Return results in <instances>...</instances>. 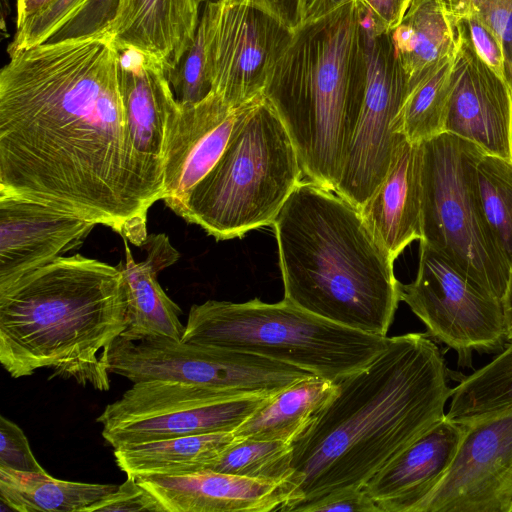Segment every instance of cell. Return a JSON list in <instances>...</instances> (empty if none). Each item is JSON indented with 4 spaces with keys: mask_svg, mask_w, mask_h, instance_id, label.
<instances>
[{
    "mask_svg": "<svg viewBox=\"0 0 512 512\" xmlns=\"http://www.w3.org/2000/svg\"><path fill=\"white\" fill-rule=\"evenodd\" d=\"M0 193L102 224L141 247L157 202L131 150L109 34L43 43L0 71Z\"/></svg>",
    "mask_w": 512,
    "mask_h": 512,
    "instance_id": "6da1fadb",
    "label": "cell"
},
{
    "mask_svg": "<svg viewBox=\"0 0 512 512\" xmlns=\"http://www.w3.org/2000/svg\"><path fill=\"white\" fill-rule=\"evenodd\" d=\"M293 442V481L302 500L361 489L444 416L453 393L437 345L424 333L388 338Z\"/></svg>",
    "mask_w": 512,
    "mask_h": 512,
    "instance_id": "7a4b0ae2",
    "label": "cell"
},
{
    "mask_svg": "<svg viewBox=\"0 0 512 512\" xmlns=\"http://www.w3.org/2000/svg\"><path fill=\"white\" fill-rule=\"evenodd\" d=\"M126 308L119 266L60 256L0 287V362L12 378L47 368L107 391L108 352L126 329Z\"/></svg>",
    "mask_w": 512,
    "mask_h": 512,
    "instance_id": "3957f363",
    "label": "cell"
},
{
    "mask_svg": "<svg viewBox=\"0 0 512 512\" xmlns=\"http://www.w3.org/2000/svg\"><path fill=\"white\" fill-rule=\"evenodd\" d=\"M284 299L338 325L387 336L400 300L394 260L349 201L302 180L272 224Z\"/></svg>",
    "mask_w": 512,
    "mask_h": 512,
    "instance_id": "277c9868",
    "label": "cell"
},
{
    "mask_svg": "<svg viewBox=\"0 0 512 512\" xmlns=\"http://www.w3.org/2000/svg\"><path fill=\"white\" fill-rule=\"evenodd\" d=\"M360 56V9L352 0L297 31L265 91L304 177L334 192L363 91V67L353 68Z\"/></svg>",
    "mask_w": 512,
    "mask_h": 512,
    "instance_id": "5b68a950",
    "label": "cell"
},
{
    "mask_svg": "<svg viewBox=\"0 0 512 512\" xmlns=\"http://www.w3.org/2000/svg\"><path fill=\"white\" fill-rule=\"evenodd\" d=\"M304 173L292 139L264 95L240 115L222 155L176 214L216 240L273 224Z\"/></svg>",
    "mask_w": 512,
    "mask_h": 512,
    "instance_id": "8992f818",
    "label": "cell"
},
{
    "mask_svg": "<svg viewBox=\"0 0 512 512\" xmlns=\"http://www.w3.org/2000/svg\"><path fill=\"white\" fill-rule=\"evenodd\" d=\"M388 338L330 322L284 298H254L191 306L181 340L260 355L337 382L368 365Z\"/></svg>",
    "mask_w": 512,
    "mask_h": 512,
    "instance_id": "52a82bcc",
    "label": "cell"
},
{
    "mask_svg": "<svg viewBox=\"0 0 512 512\" xmlns=\"http://www.w3.org/2000/svg\"><path fill=\"white\" fill-rule=\"evenodd\" d=\"M485 151L442 133L423 142L422 239L472 282L502 301L510 266L480 213L473 171Z\"/></svg>",
    "mask_w": 512,
    "mask_h": 512,
    "instance_id": "ba28073f",
    "label": "cell"
},
{
    "mask_svg": "<svg viewBox=\"0 0 512 512\" xmlns=\"http://www.w3.org/2000/svg\"><path fill=\"white\" fill-rule=\"evenodd\" d=\"M272 395H242L191 383H133L98 416L114 449L174 437L234 431Z\"/></svg>",
    "mask_w": 512,
    "mask_h": 512,
    "instance_id": "9c48e42d",
    "label": "cell"
},
{
    "mask_svg": "<svg viewBox=\"0 0 512 512\" xmlns=\"http://www.w3.org/2000/svg\"><path fill=\"white\" fill-rule=\"evenodd\" d=\"M108 371L132 383L179 381L242 395H274L314 375L256 354L170 338L122 337L109 349Z\"/></svg>",
    "mask_w": 512,
    "mask_h": 512,
    "instance_id": "30bf717a",
    "label": "cell"
},
{
    "mask_svg": "<svg viewBox=\"0 0 512 512\" xmlns=\"http://www.w3.org/2000/svg\"><path fill=\"white\" fill-rule=\"evenodd\" d=\"M363 91L335 193L361 209L384 180L406 137L400 109L407 82L389 34L381 35L360 11Z\"/></svg>",
    "mask_w": 512,
    "mask_h": 512,
    "instance_id": "8fae6325",
    "label": "cell"
},
{
    "mask_svg": "<svg viewBox=\"0 0 512 512\" xmlns=\"http://www.w3.org/2000/svg\"><path fill=\"white\" fill-rule=\"evenodd\" d=\"M212 92L232 107L265 94L297 30L273 0H208Z\"/></svg>",
    "mask_w": 512,
    "mask_h": 512,
    "instance_id": "7c38bea8",
    "label": "cell"
},
{
    "mask_svg": "<svg viewBox=\"0 0 512 512\" xmlns=\"http://www.w3.org/2000/svg\"><path fill=\"white\" fill-rule=\"evenodd\" d=\"M400 300L425 324L428 333L468 361L473 350L502 345L506 328L502 301L420 241L416 278L400 283Z\"/></svg>",
    "mask_w": 512,
    "mask_h": 512,
    "instance_id": "4fadbf2b",
    "label": "cell"
},
{
    "mask_svg": "<svg viewBox=\"0 0 512 512\" xmlns=\"http://www.w3.org/2000/svg\"><path fill=\"white\" fill-rule=\"evenodd\" d=\"M461 425L451 465L413 512H509L512 408Z\"/></svg>",
    "mask_w": 512,
    "mask_h": 512,
    "instance_id": "5bb4252c",
    "label": "cell"
},
{
    "mask_svg": "<svg viewBox=\"0 0 512 512\" xmlns=\"http://www.w3.org/2000/svg\"><path fill=\"white\" fill-rule=\"evenodd\" d=\"M117 48L119 88L131 150L141 179L158 201L164 196L168 122L178 101L159 59L133 48Z\"/></svg>",
    "mask_w": 512,
    "mask_h": 512,
    "instance_id": "9a60e30c",
    "label": "cell"
},
{
    "mask_svg": "<svg viewBox=\"0 0 512 512\" xmlns=\"http://www.w3.org/2000/svg\"><path fill=\"white\" fill-rule=\"evenodd\" d=\"M459 44L444 133L471 141L485 153L512 160V92L476 54L460 24Z\"/></svg>",
    "mask_w": 512,
    "mask_h": 512,
    "instance_id": "2e32d148",
    "label": "cell"
},
{
    "mask_svg": "<svg viewBox=\"0 0 512 512\" xmlns=\"http://www.w3.org/2000/svg\"><path fill=\"white\" fill-rule=\"evenodd\" d=\"M250 102L232 107L213 92L194 104L178 102L167 128L162 199L174 213L216 164Z\"/></svg>",
    "mask_w": 512,
    "mask_h": 512,
    "instance_id": "e0dca14e",
    "label": "cell"
},
{
    "mask_svg": "<svg viewBox=\"0 0 512 512\" xmlns=\"http://www.w3.org/2000/svg\"><path fill=\"white\" fill-rule=\"evenodd\" d=\"M95 225L50 205L0 193V287L78 247Z\"/></svg>",
    "mask_w": 512,
    "mask_h": 512,
    "instance_id": "ac0fdd59",
    "label": "cell"
},
{
    "mask_svg": "<svg viewBox=\"0 0 512 512\" xmlns=\"http://www.w3.org/2000/svg\"><path fill=\"white\" fill-rule=\"evenodd\" d=\"M135 479L165 512H289L302 499L290 482L272 483L209 469Z\"/></svg>",
    "mask_w": 512,
    "mask_h": 512,
    "instance_id": "d6986e66",
    "label": "cell"
},
{
    "mask_svg": "<svg viewBox=\"0 0 512 512\" xmlns=\"http://www.w3.org/2000/svg\"><path fill=\"white\" fill-rule=\"evenodd\" d=\"M462 437V425L445 416L363 486L380 512H413L444 476Z\"/></svg>",
    "mask_w": 512,
    "mask_h": 512,
    "instance_id": "ffe728a7",
    "label": "cell"
},
{
    "mask_svg": "<svg viewBox=\"0 0 512 512\" xmlns=\"http://www.w3.org/2000/svg\"><path fill=\"white\" fill-rule=\"evenodd\" d=\"M422 162L423 143L403 139L384 180L360 209L394 261L413 241L422 239Z\"/></svg>",
    "mask_w": 512,
    "mask_h": 512,
    "instance_id": "44dd1931",
    "label": "cell"
},
{
    "mask_svg": "<svg viewBox=\"0 0 512 512\" xmlns=\"http://www.w3.org/2000/svg\"><path fill=\"white\" fill-rule=\"evenodd\" d=\"M125 263L121 269L126 291V329L120 337L129 341L149 338L181 340L184 326L179 320V306L170 299L158 282V273L174 264L178 251L165 234L148 235L141 245L147 256L135 262L123 237Z\"/></svg>",
    "mask_w": 512,
    "mask_h": 512,
    "instance_id": "7402d4cb",
    "label": "cell"
},
{
    "mask_svg": "<svg viewBox=\"0 0 512 512\" xmlns=\"http://www.w3.org/2000/svg\"><path fill=\"white\" fill-rule=\"evenodd\" d=\"M208 0H120L108 34L119 47L159 59L167 72L191 46Z\"/></svg>",
    "mask_w": 512,
    "mask_h": 512,
    "instance_id": "603a6c76",
    "label": "cell"
},
{
    "mask_svg": "<svg viewBox=\"0 0 512 512\" xmlns=\"http://www.w3.org/2000/svg\"><path fill=\"white\" fill-rule=\"evenodd\" d=\"M234 431L186 435L114 449L127 476L176 475L205 470L236 442Z\"/></svg>",
    "mask_w": 512,
    "mask_h": 512,
    "instance_id": "cb8c5ba5",
    "label": "cell"
},
{
    "mask_svg": "<svg viewBox=\"0 0 512 512\" xmlns=\"http://www.w3.org/2000/svg\"><path fill=\"white\" fill-rule=\"evenodd\" d=\"M389 39L408 84L456 51L459 31L446 14L442 0H411L401 23L389 33Z\"/></svg>",
    "mask_w": 512,
    "mask_h": 512,
    "instance_id": "d4e9b609",
    "label": "cell"
},
{
    "mask_svg": "<svg viewBox=\"0 0 512 512\" xmlns=\"http://www.w3.org/2000/svg\"><path fill=\"white\" fill-rule=\"evenodd\" d=\"M337 391L319 376L301 380L270 396L235 430L236 437L293 442Z\"/></svg>",
    "mask_w": 512,
    "mask_h": 512,
    "instance_id": "484cf974",
    "label": "cell"
},
{
    "mask_svg": "<svg viewBox=\"0 0 512 512\" xmlns=\"http://www.w3.org/2000/svg\"><path fill=\"white\" fill-rule=\"evenodd\" d=\"M117 488L54 478L47 472H22L0 466V499L19 512H86Z\"/></svg>",
    "mask_w": 512,
    "mask_h": 512,
    "instance_id": "4316f807",
    "label": "cell"
},
{
    "mask_svg": "<svg viewBox=\"0 0 512 512\" xmlns=\"http://www.w3.org/2000/svg\"><path fill=\"white\" fill-rule=\"evenodd\" d=\"M457 49L407 84L399 120L409 142L423 143L444 133Z\"/></svg>",
    "mask_w": 512,
    "mask_h": 512,
    "instance_id": "83f0119b",
    "label": "cell"
},
{
    "mask_svg": "<svg viewBox=\"0 0 512 512\" xmlns=\"http://www.w3.org/2000/svg\"><path fill=\"white\" fill-rule=\"evenodd\" d=\"M446 416L465 424L512 408V341L490 363L453 388Z\"/></svg>",
    "mask_w": 512,
    "mask_h": 512,
    "instance_id": "f1b7e54d",
    "label": "cell"
},
{
    "mask_svg": "<svg viewBox=\"0 0 512 512\" xmlns=\"http://www.w3.org/2000/svg\"><path fill=\"white\" fill-rule=\"evenodd\" d=\"M482 218L512 267V160L484 153L473 171Z\"/></svg>",
    "mask_w": 512,
    "mask_h": 512,
    "instance_id": "f546056e",
    "label": "cell"
},
{
    "mask_svg": "<svg viewBox=\"0 0 512 512\" xmlns=\"http://www.w3.org/2000/svg\"><path fill=\"white\" fill-rule=\"evenodd\" d=\"M292 461V442L238 438L206 469L266 482L295 484Z\"/></svg>",
    "mask_w": 512,
    "mask_h": 512,
    "instance_id": "4dcf8cb0",
    "label": "cell"
},
{
    "mask_svg": "<svg viewBox=\"0 0 512 512\" xmlns=\"http://www.w3.org/2000/svg\"><path fill=\"white\" fill-rule=\"evenodd\" d=\"M167 76L173 93L181 104L200 102L212 92L209 63V24L204 9L191 46L178 65L167 72Z\"/></svg>",
    "mask_w": 512,
    "mask_h": 512,
    "instance_id": "1f68e13d",
    "label": "cell"
},
{
    "mask_svg": "<svg viewBox=\"0 0 512 512\" xmlns=\"http://www.w3.org/2000/svg\"><path fill=\"white\" fill-rule=\"evenodd\" d=\"M442 3L452 24L474 18L493 32L503 49L506 82L512 92V0H442Z\"/></svg>",
    "mask_w": 512,
    "mask_h": 512,
    "instance_id": "d6a6232c",
    "label": "cell"
},
{
    "mask_svg": "<svg viewBox=\"0 0 512 512\" xmlns=\"http://www.w3.org/2000/svg\"><path fill=\"white\" fill-rule=\"evenodd\" d=\"M86 0H54L46 8L16 29L8 45L9 56L43 44L66 23Z\"/></svg>",
    "mask_w": 512,
    "mask_h": 512,
    "instance_id": "836d02e7",
    "label": "cell"
},
{
    "mask_svg": "<svg viewBox=\"0 0 512 512\" xmlns=\"http://www.w3.org/2000/svg\"><path fill=\"white\" fill-rule=\"evenodd\" d=\"M120 0H86L79 10L44 43L84 39L108 34Z\"/></svg>",
    "mask_w": 512,
    "mask_h": 512,
    "instance_id": "e575fe53",
    "label": "cell"
},
{
    "mask_svg": "<svg viewBox=\"0 0 512 512\" xmlns=\"http://www.w3.org/2000/svg\"><path fill=\"white\" fill-rule=\"evenodd\" d=\"M0 466L22 472H46L36 460L23 430L0 417Z\"/></svg>",
    "mask_w": 512,
    "mask_h": 512,
    "instance_id": "d590c367",
    "label": "cell"
},
{
    "mask_svg": "<svg viewBox=\"0 0 512 512\" xmlns=\"http://www.w3.org/2000/svg\"><path fill=\"white\" fill-rule=\"evenodd\" d=\"M95 511L165 512L158 500L132 476H127V479L113 492L86 510V512Z\"/></svg>",
    "mask_w": 512,
    "mask_h": 512,
    "instance_id": "8d00e7d4",
    "label": "cell"
},
{
    "mask_svg": "<svg viewBox=\"0 0 512 512\" xmlns=\"http://www.w3.org/2000/svg\"><path fill=\"white\" fill-rule=\"evenodd\" d=\"M460 24L478 57L501 79L506 81L505 58L502 46L493 32L474 18L460 20Z\"/></svg>",
    "mask_w": 512,
    "mask_h": 512,
    "instance_id": "74e56055",
    "label": "cell"
},
{
    "mask_svg": "<svg viewBox=\"0 0 512 512\" xmlns=\"http://www.w3.org/2000/svg\"><path fill=\"white\" fill-rule=\"evenodd\" d=\"M291 511L301 512H380L374 501L367 495L363 488L347 489L329 494L325 497L302 503Z\"/></svg>",
    "mask_w": 512,
    "mask_h": 512,
    "instance_id": "f35d334b",
    "label": "cell"
},
{
    "mask_svg": "<svg viewBox=\"0 0 512 512\" xmlns=\"http://www.w3.org/2000/svg\"><path fill=\"white\" fill-rule=\"evenodd\" d=\"M377 32L389 34L402 21L411 0H357Z\"/></svg>",
    "mask_w": 512,
    "mask_h": 512,
    "instance_id": "ab89813d",
    "label": "cell"
},
{
    "mask_svg": "<svg viewBox=\"0 0 512 512\" xmlns=\"http://www.w3.org/2000/svg\"><path fill=\"white\" fill-rule=\"evenodd\" d=\"M351 1L352 0H306L304 18L299 29L318 23Z\"/></svg>",
    "mask_w": 512,
    "mask_h": 512,
    "instance_id": "60d3db41",
    "label": "cell"
},
{
    "mask_svg": "<svg viewBox=\"0 0 512 512\" xmlns=\"http://www.w3.org/2000/svg\"><path fill=\"white\" fill-rule=\"evenodd\" d=\"M54 0H17L16 29L46 8Z\"/></svg>",
    "mask_w": 512,
    "mask_h": 512,
    "instance_id": "b9f144b4",
    "label": "cell"
},
{
    "mask_svg": "<svg viewBox=\"0 0 512 512\" xmlns=\"http://www.w3.org/2000/svg\"><path fill=\"white\" fill-rule=\"evenodd\" d=\"M502 306L504 312L506 338L507 340L512 341V267L510 270L507 289L502 299Z\"/></svg>",
    "mask_w": 512,
    "mask_h": 512,
    "instance_id": "7bdbcfd3",
    "label": "cell"
},
{
    "mask_svg": "<svg viewBox=\"0 0 512 512\" xmlns=\"http://www.w3.org/2000/svg\"><path fill=\"white\" fill-rule=\"evenodd\" d=\"M8 1L9 0H1L2 11L5 9L6 5L9 7Z\"/></svg>",
    "mask_w": 512,
    "mask_h": 512,
    "instance_id": "ee69618b",
    "label": "cell"
},
{
    "mask_svg": "<svg viewBox=\"0 0 512 512\" xmlns=\"http://www.w3.org/2000/svg\"><path fill=\"white\" fill-rule=\"evenodd\" d=\"M511 151H512V124H511Z\"/></svg>",
    "mask_w": 512,
    "mask_h": 512,
    "instance_id": "f6af8a7d",
    "label": "cell"
},
{
    "mask_svg": "<svg viewBox=\"0 0 512 512\" xmlns=\"http://www.w3.org/2000/svg\"><path fill=\"white\" fill-rule=\"evenodd\" d=\"M509 512H512V502H511V505H510Z\"/></svg>",
    "mask_w": 512,
    "mask_h": 512,
    "instance_id": "bcb514c9",
    "label": "cell"
}]
</instances>
